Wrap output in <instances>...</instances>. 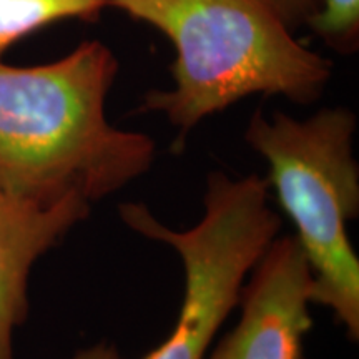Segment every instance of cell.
<instances>
[{
  "label": "cell",
  "mask_w": 359,
  "mask_h": 359,
  "mask_svg": "<svg viewBox=\"0 0 359 359\" xmlns=\"http://www.w3.org/2000/svg\"><path fill=\"white\" fill-rule=\"evenodd\" d=\"M110 0H0V58L30 34L62 20L92 22Z\"/></svg>",
  "instance_id": "7"
},
{
  "label": "cell",
  "mask_w": 359,
  "mask_h": 359,
  "mask_svg": "<svg viewBox=\"0 0 359 359\" xmlns=\"http://www.w3.org/2000/svg\"><path fill=\"white\" fill-rule=\"evenodd\" d=\"M118 70L102 40H83L42 65L0 58L2 195L45 206L69 195L93 203L151 168L155 142L114 127L105 115Z\"/></svg>",
  "instance_id": "1"
},
{
  "label": "cell",
  "mask_w": 359,
  "mask_h": 359,
  "mask_svg": "<svg viewBox=\"0 0 359 359\" xmlns=\"http://www.w3.org/2000/svg\"><path fill=\"white\" fill-rule=\"evenodd\" d=\"M90 205L80 195L45 206L0 193V359H13L12 336L29 314L34 263L88 217Z\"/></svg>",
  "instance_id": "6"
},
{
  "label": "cell",
  "mask_w": 359,
  "mask_h": 359,
  "mask_svg": "<svg viewBox=\"0 0 359 359\" xmlns=\"http://www.w3.org/2000/svg\"><path fill=\"white\" fill-rule=\"evenodd\" d=\"M304 27L331 50L353 55L359 45V0H318Z\"/></svg>",
  "instance_id": "8"
},
{
  "label": "cell",
  "mask_w": 359,
  "mask_h": 359,
  "mask_svg": "<svg viewBox=\"0 0 359 359\" xmlns=\"http://www.w3.org/2000/svg\"><path fill=\"white\" fill-rule=\"evenodd\" d=\"M291 30L304 27L318 7V0H268Z\"/></svg>",
  "instance_id": "9"
},
{
  "label": "cell",
  "mask_w": 359,
  "mask_h": 359,
  "mask_svg": "<svg viewBox=\"0 0 359 359\" xmlns=\"http://www.w3.org/2000/svg\"><path fill=\"white\" fill-rule=\"evenodd\" d=\"M356 125L346 107L304 120L257 110L245 132L246 143L266 160L268 187L296 228L311 269V303L331 309L351 341L359 339V259L346 231L359 213Z\"/></svg>",
  "instance_id": "3"
},
{
  "label": "cell",
  "mask_w": 359,
  "mask_h": 359,
  "mask_svg": "<svg viewBox=\"0 0 359 359\" xmlns=\"http://www.w3.org/2000/svg\"><path fill=\"white\" fill-rule=\"evenodd\" d=\"M109 7L173 45V87L150 90L140 111L168 120L177 154L196 125L243 98L313 103L333 75V62L299 42L268 0H110Z\"/></svg>",
  "instance_id": "2"
},
{
  "label": "cell",
  "mask_w": 359,
  "mask_h": 359,
  "mask_svg": "<svg viewBox=\"0 0 359 359\" xmlns=\"http://www.w3.org/2000/svg\"><path fill=\"white\" fill-rule=\"evenodd\" d=\"M205 213L195 226L177 231L143 203L118 212L130 230L177 251L185 290L177 323L160 346L143 359H205L218 330L238 306L245 278L278 236L281 219L268 205V182L257 175L206 178Z\"/></svg>",
  "instance_id": "4"
},
{
  "label": "cell",
  "mask_w": 359,
  "mask_h": 359,
  "mask_svg": "<svg viewBox=\"0 0 359 359\" xmlns=\"http://www.w3.org/2000/svg\"><path fill=\"white\" fill-rule=\"evenodd\" d=\"M72 359H123L114 344L98 343L79 351Z\"/></svg>",
  "instance_id": "10"
},
{
  "label": "cell",
  "mask_w": 359,
  "mask_h": 359,
  "mask_svg": "<svg viewBox=\"0 0 359 359\" xmlns=\"http://www.w3.org/2000/svg\"><path fill=\"white\" fill-rule=\"evenodd\" d=\"M240 320L205 359H304L311 269L293 235L275 238L251 269Z\"/></svg>",
  "instance_id": "5"
}]
</instances>
